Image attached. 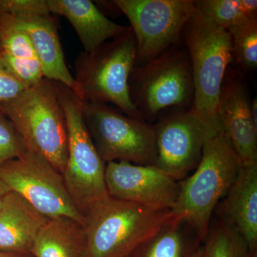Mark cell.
<instances>
[{
    "label": "cell",
    "instance_id": "1",
    "mask_svg": "<svg viewBox=\"0 0 257 257\" xmlns=\"http://www.w3.org/2000/svg\"><path fill=\"white\" fill-rule=\"evenodd\" d=\"M241 162L224 133L206 142L192 175L179 182L174 217L185 221L201 242L209 232L213 214L237 178Z\"/></svg>",
    "mask_w": 257,
    "mask_h": 257
},
{
    "label": "cell",
    "instance_id": "2",
    "mask_svg": "<svg viewBox=\"0 0 257 257\" xmlns=\"http://www.w3.org/2000/svg\"><path fill=\"white\" fill-rule=\"evenodd\" d=\"M182 35L194 83V99L189 111L216 133H224L218 116V103L228 67L234 59L229 32L195 8Z\"/></svg>",
    "mask_w": 257,
    "mask_h": 257
},
{
    "label": "cell",
    "instance_id": "3",
    "mask_svg": "<svg viewBox=\"0 0 257 257\" xmlns=\"http://www.w3.org/2000/svg\"><path fill=\"white\" fill-rule=\"evenodd\" d=\"M137 62L136 40L128 26L120 36L77 56L74 92L82 101L111 104L124 114L142 119L132 101L128 85Z\"/></svg>",
    "mask_w": 257,
    "mask_h": 257
},
{
    "label": "cell",
    "instance_id": "4",
    "mask_svg": "<svg viewBox=\"0 0 257 257\" xmlns=\"http://www.w3.org/2000/svg\"><path fill=\"white\" fill-rule=\"evenodd\" d=\"M170 209H155L109 197L84 215L86 257H130L172 217Z\"/></svg>",
    "mask_w": 257,
    "mask_h": 257
},
{
    "label": "cell",
    "instance_id": "5",
    "mask_svg": "<svg viewBox=\"0 0 257 257\" xmlns=\"http://www.w3.org/2000/svg\"><path fill=\"white\" fill-rule=\"evenodd\" d=\"M28 150L44 157L60 172L67 155V130L55 82L44 78L0 106Z\"/></svg>",
    "mask_w": 257,
    "mask_h": 257
},
{
    "label": "cell",
    "instance_id": "6",
    "mask_svg": "<svg viewBox=\"0 0 257 257\" xmlns=\"http://www.w3.org/2000/svg\"><path fill=\"white\" fill-rule=\"evenodd\" d=\"M55 82L67 130L68 155L62 175L74 205L84 217L96 203L109 197L105 183L106 164L86 126L82 100L70 88Z\"/></svg>",
    "mask_w": 257,
    "mask_h": 257
},
{
    "label": "cell",
    "instance_id": "7",
    "mask_svg": "<svg viewBox=\"0 0 257 257\" xmlns=\"http://www.w3.org/2000/svg\"><path fill=\"white\" fill-rule=\"evenodd\" d=\"M174 46L146 63L137 64L130 75V97L145 121L156 119L169 109L192 107L194 83L188 52L186 47Z\"/></svg>",
    "mask_w": 257,
    "mask_h": 257
},
{
    "label": "cell",
    "instance_id": "8",
    "mask_svg": "<svg viewBox=\"0 0 257 257\" xmlns=\"http://www.w3.org/2000/svg\"><path fill=\"white\" fill-rule=\"evenodd\" d=\"M82 110L88 131L104 163L155 165L154 125L105 103L82 101Z\"/></svg>",
    "mask_w": 257,
    "mask_h": 257
},
{
    "label": "cell",
    "instance_id": "9",
    "mask_svg": "<svg viewBox=\"0 0 257 257\" xmlns=\"http://www.w3.org/2000/svg\"><path fill=\"white\" fill-rule=\"evenodd\" d=\"M0 178L13 192L48 219L67 217L83 224L62 174L35 152L27 150L0 167Z\"/></svg>",
    "mask_w": 257,
    "mask_h": 257
},
{
    "label": "cell",
    "instance_id": "10",
    "mask_svg": "<svg viewBox=\"0 0 257 257\" xmlns=\"http://www.w3.org/2000/svg\"><path fill=\"white\" fill-rule=\"evenodd\" d=\"M130 23L138 48L137 64L174 46L195 12L192 0H114Z\"/></svg>",
    "mask_w": 257,
    "mask_h": 257
},
{
    "label": "cell",
    "instance_id": "11",
    "mask_svg": "<svg viewBox=\"0 0 257 257\" xmlns=\"http://www.w3.org/2000/svg\"><path fill=\"white\" fill-rule=\"evenodd\" d=\"M155 166L180 182L197 168L206 142L219 134L189 110L175 111L154 125Z\"/></svg>",
    "mask_w": 257,
    "mask_h": 257
},
{
    "label": "cell",
    "instance_id": "12",
    "mask_svg": "<svg viewBox=\"0 0 257 257\" xmlns=\"http://www.w3.org/2000/svg\"><path fill=\"white\" fill-rule=\"evenodd\" d=\"M105 183L109 197L155 209L172 210L179 194V182L155 165L109 162Z\"/></svg>",
    "mask_w": 257,
    "mask_h": 257
},
{
    "label": "cell",
    "instance_id": "13",
    "mask_svg": "<svg viewBox=\"0 0 257 257\" xmlns=\"http://www.w3.org/2000/svg\"><path fill=\"white\" fill-rule=\"evenodd\" d=\"M251 101L243 79L226 72L218 103V116L241 166L257 165V127L251 118Z\"/></svg>",
    "mask_w": 257,
    "mask_h": 257
},
{
    "label": "cell",
    "instance_id": "14",
    "mask_svg": "<svg viewBox=\"0 0 257 257\" xmlns=\"http://www.w3.org/2000/svg\"><path fill=\"white\" fill-rule=\"evenodd\" d=\"M218 219L236 230L257 251V165L241 166L237 178L216 208Z\"/></svg>",
    "mask_w": 257,
    "mask_h": 257
},
{
    "label": "cell",
    "instance_id": "15",
    "mask_svg": "<svg viewBox=\"0 0 257 257\" xmlns=\"http://www.w3.org/2000/svg\"><path fill=\"white\" fill-rule=\"evenodd\" d=\"M50 13L64 17L73 27L84 51L92 52L124 34L128 27L111 21L89 0H47Z\"/></svg>",
    "mask_w": 257,
    "mask_h": 257
},
{
    "label": "cell",
    "instance_id": "16",
    "mask_svg": "<svg viewBox=\"0 0 257 257\" xmlns=\"http://www.w3.org/2000/svg\"><path fill=\"white\" fill-rule=\"evenodd\" d=\"M16 19L31 40L44 77L62 83L74 92L75 82L64 58L57 16L52 14Z\"/></svg>",
    "mask_w": 257,
    "mask_h": 257
},
{
    "label": "cell",
    "instance_id": "17",
    "mask_svg": "<svg viewBox=\"0 0 257 257\" xmlns=\"http://www.w3.org/2000/svg\"><path fill=\"white\" fill-rule=\"evenodd\" d=\"M48 219L11 191L0 209V250L30 252L37 234Z\"/></svg>",
    "mask_w": 257,
    "mask_h": 257
},
{
    "label": "cell",
    "instance_id": "18",
    "mask_svg": "<svg viewBox=\"0 0 257 257\" xmlns=\"http://www.w3.org/2000/svg\"><path fill=\"white\" fill-rule=\"evenodd\" d=\"M0 60L27 88L45 78L28 34L18 20L0 14Z\"/></svg>",
    "mask_w": 257,
    "mask_h": 257
},
{
    "label": "cell",
    "instance_id": "19",
    "mask_svg": "<svg viewBox=\"0 0 257 257\" xmlns=\"http://www.w3.org/2000/svg\"><path fill=\"white\" fill-rule=\"evenodd\" d=\"M87 241L83 224L67 217L49 219L34 241L35 257H86Z\"/></svg>",
    "mask_w": 257,
    "mask_h": 257
},
{
    "label": "cell",
    "instance_id": "20",
    "mask_svg": "<svg viewBox=\"0 0 257 257\" xmlns=\"http://www.w3.org/2000/svg\"><path fill=\"white\" fill-rule=\"evenodd\" d=\"M200 240L185 221L172 217L130 257H190Z\"/></svg>",
    "mask_w": 257,
    "mask_h": 257
},
{
    "label": "cell",
    "instance_id": "21",
    "mask_svg": "<svg viewBox=\"0 0 257 257\" xmlns=\"http://www.w3.org/2000/svg\"><path fill=\"white\" fill-rule=\"evenodd\" d=\"M194 6L206 18L225 30L257 18L256 0H198L194 1Z\"/></svg>",
    "mask_w": 257,
    "mask_h": 257
},
{
    "label": "cell",
    "instance_id": "22",
    "mask_svg": "<svg viewBox=\"0 0 257 257\" xmlns=\"http://www.w3.org/2000/svg\"><path fill=\"white\" fill-rule=\"evenodd\" d=\"M202 257H250L247 243L234 229L218 219L211 222Z\"/></svg>",
    "mask_w": 257,
    "mask_h": 257
},
{
    "label": "cell",
    "instance_id": "23",
    "mask_svg": "<svg viewBox=\"0 0 257 257\" xmlns=\"http://www.w3.org/2000/svg\"><path fill=\"white\" fill-rule=\"evenodd\" d=\"M233 57L243 69L254 70L257 67V18L247 19L228 29Z\"/></svg>",
    "mask_w": 257,
    "mask_h": 257
},
{
    "label": "cell",
    "instance_id": "24",
    "mask_svg": "<svg viewBox=\"0 0 257 257\" xmlns=\"http://www.w3.org/2000/svg\"><path fill=\"white\" fill-rule=\"evenodd\" d=\"M27 150L26 145L18 130L0 111V167L18 158Z\"/></svg>",
    "mask_w": 257,
    "mask_h": 257
},
{
    "label": "cell",
    "instance_id": "25",
    "mask_svg": "<svg viewBox=\"0 0 257 257\" xmlns=\"http://www.w3.org/2000/svg\"><path fill=\"white\" fill-rule=\"evenodd\" d=\"M0 14L21 18L52 13L47 0H0Z\"/></svg>",
    "mask_w": 257,
    "mask_h": 257
},
{
    "label": "cell",
    "instance_id": "26",
    "mask_svg": "<svg viewBox=\"0 0 257 257\" xmlns=\"http://www.w3.org/2000/svg\"><path fill=\"white\" fill-rule=\"evenodd\" d=\"M27 87L0 60V106L13 100Z\"/></svg>",
    "mask_w": 257,
    "mask_h": 257
},
{
    "label": "cell",
    "instance_id": "27",
    "mask_svg": "<svg viewBox=\"0 0 257 257\" xmlns=\"http://www.w3.org/2000/svg\"><path fill=\"white\" fill-rule=\"evenodd\" d=\"M0 257H35L30 252H18V251H2Z\"/></svg>",
    "mask_w": 257,
    "mask_h": 257
},
{
    "label": "cell",
    "instance_id": "28",
    "mask_svg": "<svg viewBox=\"0 0 257 257\" xmlns=\"http://www.w3.org/2000/svg\"><path fill=\"white\" fill-rule=\"evenodd\" d=\"M10 192H11V189L5 184L4 181L0 178V209H1L2 205H3L5 197Z\"/></svg>",
    "mask_w": 257,
    "mask_h": 257
},
{
    "label": "cell",
    "instance_id": "29",
    "mask_svg": "<svg viewBox=\"0 0 257 257\" xmlns=\"http://www.w3.org/2000/svg\"><path fill=\"white\" fill-rule=\"evenodd\" d=\"M251 115L253 124L257 127V100L256 97L253 98L251 101Z\"/></svg>",
    "mask_w": 257,
    "mask_h": 257
},
{
    "label": "cell",
    "instance_id": "30",
    "mask_svg": "<svg viewBox=\"0 0 257 257\" xmlns=\"http://www.w3.org/2000/svg\"><path fill=\"white\" fill-rule=\"evenodd\" d=\"M202 246H199L195 251H194V253L191 255L190 257H202Z\"/></svg>",
    "mask_w": 257,
    "mask_h": 257
},
{
    "label": "cell",
    "instance_id": "31",
    "mask_svg": "<svg viewBox=\"0 0 257 257\" xmlns=\"http://www.w3.org/2000/svg\"><path fill=\"white\" fill-rule=\"evenodd\" d=\"M250 257H257V251H256V252L253 253L252 254H251Z\"/></svg>",
    "mask_w": 257,
    "mask_h": 257
}]
</instances>
